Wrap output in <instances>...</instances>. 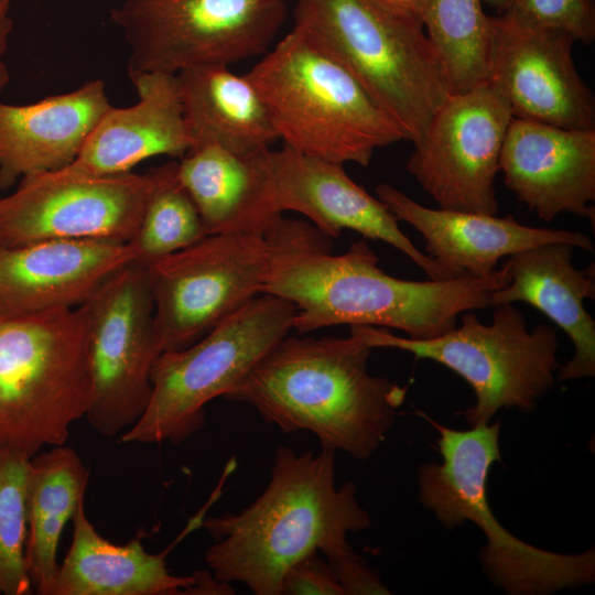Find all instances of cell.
<instances>
[{"label":"cell","mask_w":595,"mask_h":595,"mask_svg":"<svg viewBox=\"0 0 595 595\" xmlns=\"http://www.w3.org/2000/svg\"><path fill=\"white\" fill-rule=\"evenodd\" d=\"M283 145L367 166L375 151L405 140L400 127L336 60L292 29L245 74Z\"/></svg>","instance_id":"cell-4"},{"label":"cell","mask_w":595,"mask_h":595,"mask_svg":"<svg viewBox=\"0 0 595 595\" xmlns=\"http://www.w3.org/2000/svg\"><path fill=\"white\" fill-rule=\"evenodd\" d=\"M275 202L280 213L296 212L328 238L344 229L380 240L408 256L430 280L452 279L420 251L400 229L399 220L378 198L354 182L344 165L294 151H270Z\"/></svg>","instance_id":"cell-16"},{"label":"cell","mask_w":595,"mask_h":595,"mask_svg":"<svg viewBox=\"0 0 595 595\" xmlns=\"http://www.w3.org/2000/svg\"><path fill=\"white\" fill-rule=\"evenodd\" d=\"M423 26L454 93L488 82L490 17L483 10V0H429Z\"/></svg>","instance_id":"cell-28"},{"label":"cell","mask_w":595,"mask_h":595,"mask_svg":"<svg viewBox=\"0 0 595 595\" xmlns=\"http://www.w3.org/2000/svg\"><path fill=\"white\" fill-rule=\"evenodd\" d=\"M281 595H344V592L332 565L320 551H314L288 569Z\"/></svg>","instance_id":"cell-31"},{"label":"cell","mask_w":595,"mask_h":595,"mask_svg":"<svg viewBox=\"0 0 595 595\" xmlns=\"http://www.w3.org/2000/svg\"><path fill=\"white\" fill-rule=\"evenodd\" d=\"M148 191L138 229L128 242L144 267L186 248L206 235L198 210L183 186L177 161L145 172Z\"/></svg>","instance_id":"cell-27"},{"label":"cell","mask_w":595,"mask_h":595,"mask_svg":"<svg viewBox=\"0 0 595 595\" xmlns=\"http://www.w3.org/2000/svg\"><path fill=\"white\" fill-rule=\"evenodd\" d=\"M574 248L550 242L510 256L505 263L510 280L490 295V306L528 303L567 334L574 353L560 366V381L595 376V322L584 305L586 299H595L594 263L577 269L572 263Z\"/></svg>","instance_id":"cell-22"},{"label":"cell","mask_w":595,"mask_h":595,"mask_svg":"<svg viewBox=\"0 0 595 595\" xmlns=\"http://www.w3.org/2000/svg\"><path fill=\"white\" fill-rule=\"evenodd\" d=\"M268 264L261 294L290 301L293 329L306 334L337 325L399 329L412 339L452 331L464 312L490 306L508 284L504 264L487 277L412 281L387 274L366 239L340 255L309 220L279 215L264 234Z\"/></svg>","instance_id":"cell-1"},{"label":"cell","mask_w":595,"mask_h":595,"mask_svg":"<svg viewBox=\"0 0 595 595\" xmlns=\"http://www.w3.org/2000/svg\"><path fill=\"white\" fill-rule=\"evenodd\" d=\"M270 151L240 154L216 145L192 149L177 161L206 235L264 236L279 212Z\"/></svg>","instance_id":"cell-23"},{"label":"cell","mask_w":595,"mask_h":595,"mask_svg":"<svg viewBox=\"0 0 595 595\" xmlns=\"http://www.w3.org/2000/svg\"><path fill=\"white\" fill-rule=\"evenodd\" d=\"M335 453L278 447L270 480L253 502L204 520L214 539L205 561L217 580L256 595H281L292 564L314 551L327 556L346 549L349 532L371 526L355 483L336 486Z\"/></svg>","instance_id":"cell-2"},{"label":"cell","mask_w":595,"mask_h":595,"mask_svg":"<svg viewBox=\"0 0 595 595\" xmlns=\"http://www.w3.org/2000/svg\"><path fill=\"white\" fill-rule=\"evenodd\" d=\"M88 469L77 452L56 445L30 458L25 563L33 588L53 595L63 529L84 502Z\"/></svg>","instance_id":"cell-26"},{"label":"cell","mask_w":595,"mask_h":595,"mask_svg":"<svg viewBox=\"0 0 595 595\" xmlns=\"http://www.w3.org/2000/svg\"><path fill=\"white\" fill-rule=\"evenodd\" d=\"M0 246H1V244H0Z\"/></svg>","instance_id":"cell-36"},{"label":"cell","mask_w":595,"mask_h":595,"mask_svg":"<svg viewBox=\"0 0 595 595\" xmlns=\"http://www.w3.org/2000/svg\"><path fill=\"white\" fill-rule=\"evenodd\" d=\"M488 7L496 9L497 11H504L507 0H483Z\"/></svg>","instance_id":"cell-35"},{"label":"cell","mask_w":595,"mask_h":595,"mask_svg":"<svg viewBox=\"0 0 595 595\" xmlns=\"http://www.w3.org/2000/svg\"><path fill=\"white\" fill-rule=\"evenodd\" d=\"M566 32L490 17L489 82L513 118L563 129H595V99L576 71Z\"/></svg>","instance_id":"cell-15"},{"label":"cell","mask_w":595,"mask_h":595,"mask_svg":"<svg viewBox=\"0 0 595 595\" xmlns=\"http://www.w3.org/2000/svg\"><path fill=\"white\" fill-rule=\"evenodd\" d=\"M376 194L398 220L422 235L426 255L452 279L487 277L501 258L544 244L594 250L591 238L578 231L526 226L512 216L430 208L388 183H380Z\"/></svg>","instance_id":"cell-19"},{"label":"cell","mask_w":595,"mask_h":595,"mask_svg":"<svg viewBox=\"0 0 595 595\" xmlns=\"http://www.w3.org/2000/svg\"><path fill=\"white\" fill-rule=\"evenodd\" d=\"M84 304L0 318V446L28 458L66 443L91 401Z\"/></svg>","instance_id":"cell-6"},{"label":"cell","mask_w":595,"mask_h":595,"mask_svg":"<svg viewBox=\"0 0 595 595\" xmlns=\"http://www.w3.org/2000/svg\"><path fill=\"white\" fill-rule=\"evenodd\" d=\"M502 12L517 23L563 31L584 44L595 40L593 0H507Z\"/></svg>","instance_id":"cell-30"},{"label":"cell","mask_w":595,"mask_h":595,"mask_svg":"<svg viewBox=\"0 0 595 595\" xmlns=\"http://www.w3.org/2000/svg\"><path fill=\"white\" fill-rule=\"evenodd\" d=\"M148 191L147 173L96 176L66 169L22 177L0 198V244L97 239L128 244Z\"/></svg>","instance_id":"cell-14"},{"label":"cell","mask_w":595,"mask_h":595,"mask_svg":"<svg viewBox=\"0 0 595 595\" xmlns=\"http://www.w3.org/2000/svg\"><path fill=\"white\" fill-rule=\"evenodd\" d=\"M494 309L489 324L467 311L461 314L459 326L430 339H412L365 325L349 326L350 335L371 349L404 350L457 374L475 393V403L461 414L476 426L490 423L500 409L534 410L554 387L560 368L554 327L539 324L529 331L512 304Z\"/></svg>","instance_id":"cell-9"},{"label":"cell","mask_w":595,"mask_h":595,"mask_svg":"<svg viewBox=\"0 0 595 595\" xmlns=\"http://www.w3.org/2000/svg\"><path fill=\"white\" fill-rule=\"evenodd\" d=\"M176 77L192 149L216 145L247 154L268 150L279 140L261 96L245 74L205 65Z\"/></svg>","instance_id":"cell-25"},{"label":"cell","mask_w":595,"mask_h":595,"mask_svg":"<svg viewBox=\"0 0 595 595\" xmlns=\"http://www.w3.org/2000/svg\"><path fill=\"white\" fill-rule=\"evenodd\" d=\"M30 458L0 446V594L28 595L33 586L25 563Z\"/></svg>","instance_id":"cell-29"},{"label":"cell","mask_w":595,"mask_h":595,"mask_svg":"<svg viewBox=\"0 0 595 595\" xmlns=\"http://www.w3.org/2000/svg\"><path fill=\"white\" fill-rule=\"evenodd\" d=\"M325 559L332 565L344 595H382L390 594L377 570L351 547L334 552Z\"/></svg>","instance_id":"cell-32"},{"label":"cell","mask_w":595,"mask_h":595,"mask_svg":"<svg viewBox=\"0 0 595 595\" xmlns=\"http://www.w3.org/2000/svg\"><path fill=\"white\" fill-rule=\"evenodd\" d=\"M499 170L507 187L541 220L562 213L594 223L595 129H563L512 118Z\"/></svg>","instance_id":"cell-17"},{"label":"cell","mask_w":595,"mask_h":595,"mask_svg":"<svg viewBox=\"0 0 595 595\" xmlns=\"http://www.w3.org/2000/svg\"><path fill=\"white\" fill-rule=\"evenodd\" d=\"M132 261L129 244L110 240L46 239L0 246V318L79 306Z\"/></svg>","instance_id":"cell-18"},{"label":"cell","mask_w":595,"mask_h":595,"mask_svg":"<svg viewBox=\"0 0 595 595\" xmlns=\"http://www.w3.org/2000/svg\"><path fill=\"white\" fill-rule=\"evenodd\" d=\"M512 118L489 80L454 93L414 144L405 169L439 208L496 215L495 178Z\"/></svg>","instance_id":"cell-13"},{"label":"cell","mask_w":595,"mask_h":595,"mask_svg":"<svg viewBox=\"0 0 595 595\" xmlns=\"http://www.w3.org/2000/svg\"><path fill=\"white\" fill-rule=\"evenodd\" d=\"M111 106L101 79L35 102H0V188L71 164Z\"/></svg>","instance_id":"cell-21"},{"label":"cell","mask_w":595,"mask_h":595,"mask_svg":"<svg viewBox=\"0 0 595 595\" xmlns=\"http://www.w3.org/2000/svg\"><path fill=\"white\" fill-rule=\"evenodd\" d=\"M357 337L288 335L226 397L250 404L283 433L314 434L323 448L369 458L386 440L407 388L368 371Z\"/></svg>","instance_id":"cell-3"},{"label":"cell","mask_w":595,"mask_h":595,"mask_svg":"<svg viewBox=\"0 0 595 595\" xmlns=\"http://www.w3.org/2000/svg\"><path fill=\"white\" fill-rule=\"evenodd\" d=\"M111 19L129 46L128 76L176 75L264 55L286 19L284 0H121Z\"/></svg>","instance_id":"cell-10"},{"label":"cell","mask_w":595,"mask_h":595,"mask_svg":"<svg viewBox=\"0 0 595 595\" xmlns=\"http://www.w3.org/2000/svg\"><path fill=\"white\" fill-rule=\"evenodd\" d=\"M435 428L442 462L419 468V501L446 529L465 520L479 527L487 539L480 561L494 585L509 595H545L594 582V548L578 554L543 550L511 534L494 516L487 480L491 466L501 462L498 422L469 430Z\"/></svg>","instance_id":"cell-7"},{"label":"cell","mask_w":595,"mask_h":595,"mask_svg":"<svg viewBox=\"0 0 595 595\" xmlns=\"http://www.w3.org/2000/svg\"><path fill=\"white\" fill-rule=\"evenodd\" d=\"M295 306L259 294L195 343L162 351L151 374L152 391L125 443L180 444L206 422L205 405L227 397L293 329Z\"/></svg>","instance_id":"cell-8"},{"label":"cell","mask_w":595,"mask_h":595,"mask_svg":"<svg viewBox=\"0 0 595 595\" xmlns=\"http://www.w3.org/2000/svg\"><path fill=\"white\" fill-rule=\"evenodd\" d=\"M84 305L93 386L86 418L99 434L119 435L147 409L152 368L162 353L147 268L134 261L123 266Z\"/></svg>","instance_id":"cell-11"},{"label":"cell","mask_w":595,"mask_h":595,"mask_svg":"<svg viewBox=\"0 0 595 595\" xmlns=\"http://www.w3.org/2000/svg\"><path fill=\"white\" fill-rule=\"evenodd\" d=\"M138 101L112 105L100 117L68 171L108 176L131 172L150 158H182L193 147L176 75L142 73L129 77Z\"/></svg>","instance_id":"cell-20"},{"label":"cell","mask_w":595,"mask_h":595,"mask_svg":"<svg viewBox=\"0 0 595 595\" xmlns=\"http://www.w3.org/2000/svg\"><path fill=\"white\" fill-rule=\"evenodd\" d=\"M264 236L212 234L145 267L162 351L184 348L261 294Z\"/></svg>","instance_id":"cell-12"},{"label":"cell","mask_w":595,"mask_h":595,"mask_svg":"<svg viewBox=\"0 0 595 595\" xmlns=\"http://www.w3.org/2000/svg\"><path fill=\"white\" fill-rule=\"evenodd\" d=\"M293 29L342 64L413 144L454 94L423 25L371 0H295Z\"/></svg>","instance_id":"cell-5"},{"label":"cell","mask_w":595,"mask_h":595,"mask_svg":"<svg viewBox=\"0 0 595 595\" xmlns=\"http://www.w3.org/2000/svg\"><path fill=\"white\" fill-rule=\"evenodd\" d=\"M388 13L423 25V17L429 0H371Z\"/></svg>","instance_id":"cell-33"},{"label":"cell","mask_w":595,"mask_h":595,"mask_svg":"<svg viewBox=\"0 0 595 595\" xmlns=\"http://www.w3.org/2000/svg\"><path fill=\"white\" fill-rule=\"evenodd\" d=\"M69 550L58 566L53 595H196L201 572L178 576L166 552L145 551L140 537L117 545L98 533L84 502L73 518Z\"/></svg>","instance_id":"cell-24"},{"label":"cell","mask_w":595,"mask_h":595,"mask_svg":"<svg viewBox=\"0 0 595 595\" xmlns=\"http://www.w3.org/2000/svg\"><path fill=\"white\" fill-rule=\"evenodd\" d=\"M13 0H0V93L8 86L10 75L4 62L9 37L12 32L13 21L11 18Z\"/></svg>","instance_id":"cell-34"}]
</instances>
